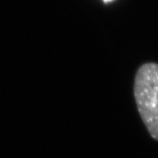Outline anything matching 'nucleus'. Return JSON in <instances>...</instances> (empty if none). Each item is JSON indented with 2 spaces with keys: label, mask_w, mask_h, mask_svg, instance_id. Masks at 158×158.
Wrapping results in <instances>:
<instances>
[{
  "label": "nucleus",
  "mask_w": 158,
  "mask_h": 158,
  "mask_svg": "<svg viewBox=\"0 0 158 158\" xmlns=\"http://www.w3.org/2000/svg\"><path fill=\"white\" fill-rule=\"evenodd\" d=\"M134 95L137 110L148 132L158 141V63L147 62L138 69Z\"/></svg>",
  "instance_id": "obj_1"
},
{
  "label": "nucleus",
  "mask_w": 158,
  "mask_h": 158,
  "mask_svg": "<svg viewBox=\"0 0 158 158\" xmlns=\"http://www.w3.org/2000/svg\"><path fill=\"white\" fill-rule=\"evenodd\" d=\"M105 2H110V1H113V0H104Z\"/></svg>",
  "instance_id": "obj_2"
}]
</instances>
